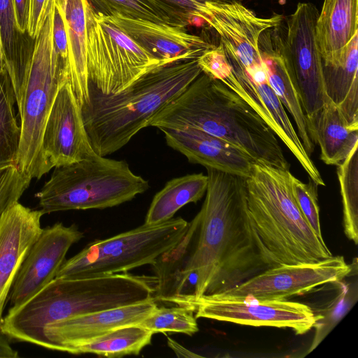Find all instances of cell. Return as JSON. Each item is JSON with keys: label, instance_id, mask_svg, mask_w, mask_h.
Listing matches in <instances>:
<instances>
[{"label": "cell", "instance_id": "6da1fadb", "mask_svg": "<svg viewBox=\"0 0 358 358\" xmlns=\"http://www.w3.org/2000/svg\"><path fill=\"white\" fill-rule=\"evenodd\" d=\"M206 169L201 210L177 245L152 265L157 301L218 294L272 268L249 216L246 178Z\"/></svg>", "mask_w": 358, "mask_h": 358}, {"label": "cell", "instance_id": "7a4b0ae2", "mask_svg": "<svg viewBox=\"0 0 358 358\" xmlns=\"http://www.w3.org/2000/svg\"><path fill=\"white\" fill-rule=\"evenodd\" d=\"M159 129L194 128L222 138L256 163L289 170L280 141L237 93L201 72L150 121Z\"/></svg>", "mask_w": 358, "mask_h": 358}, {"label": "cell", "instance_id": "3957f363", "mask_svg": "<svg viewBox=\"0 0 358 358\" xmlns=\"http://www.w3.org/2000/svg\"><path fill=\"white\" fill-rule=\"evenodd\" d=\"M157 281L156 275L128 272L84 278H55L25 303L9 308L1 331L10 339L45 348L47 326L155 298Z\"/></svg>", "mask_w": 358, "mask_h": 358}, {"label": "cell", "instance_id": "277c9868", "mask_svg": "<svg viewBox=\"0 0 358 358\" xmlns=\"http://www.w3.org/2000/svg\"><path fill=\"white\" fill-rule=\"evenodd\" d=\"M201 73L196 59L155 69L117 94H103L89 83L81 110L95 152L106 157L122 148Z\"/></svg>", "mask_w": 358, "mask_h": 358}, {"label": "cell", "instance_id": "5b68a950", "mask_svg": "<svg viewBox=\"0 0 358 358\" xmlns=\"http://www.w3.org/2000/svg\"><path fill=\"white\" fill-rule=\"evenodd\" d=\"M289 170L255 163L246 178L250 218L272 267L316 263L331 257L292 194Z\"/></svg>", "mask_w": 358, "mask_h": 358}, {"label": "cell", "instance_id": "8992f818", "mask_svg": "<svg viewBox=\"0 0 358 358\" xmlns=\"http://www.w3.org/2000/svg\"><path fill=\"white\" fill-rule=\"evenodd\" d=\"M127 162L95 155L55 167L35 196L44 214L70 210L104 209L129 201L149 188Z\"/></svg>", "mask_w": 358, "mask_h": 358}, {"label": "cell", "instance_id": "52a82bcc", "mask_svg": "<svg viewBox=\"0 0 358 358\" xmlns=\"http://www.w3.org/2000/svg\"><path fill=\"white\" fill-rule=\"evenodd\" d=\"M54 10L55 1L34 39L22 94L17 104L21 135L16 166L31 179L38 180L48 173L41 154L43 134L58 90L69 80L53 48Z\"/></svg>", "mask_w": 358, "mask_h": 358}, {"label": "cell", "instance_id": "ba28073f", "mask_svg": "<svg viewBox=\"0 0 358 358\" xmlns=\"http://www.w3.org/2000/svg\"><path fill=\"white\" fill-rule=\"evenodd\" d=\"M189 222L180 217L145 224L105 239L89 243L65 260L57 278H84L128 272L154 265L173 249L186 233Z\"/></svg>", "mask_w": 358, "mask_h": 358}, {"label": "cell", "instance_id": "9c48e42d", "mask_svg": "<svg viewBox=\"0 0 358 358\" xmlns=\"http://www.w3.org/2000/svg\"><path fill=\"white\" fill-rule=\"evenodd\" d=\"M87 27L89 83L101 93H119L162 66L129 36L94 12L90 4Z\"/></svg>", "mask_w": 358, "mask_h": 358}, {"label": "cell", "instance_id": "30bf717a", "mask_svg": "<svg viewBox=\"0 0 358 358\" xmlns=\"http://www.w3.org/2000/svg\"><path fill=\"white\" fill-rule=\"evenodd\" d=\"M318 15L313 3H299L287 20L282 36L277 26L279 51L307 118L308 129L329 98L315 36Z\"/></svg>", "mask_w": 358, "mask_h": 358}, {"label": "cell", "instance_id": "8fae6325", "mask_svg": "<svg viewBox=\"0 0 358 358\" xmlns=\"http://www.w3.org/2000/svg\"><path fill=\"white\" fill-rule=\"evenodd\" d=\"M189 306L196 318H206L252 327L290 328L296 335L309 331L316 321L309 306L289 300L229 299L205 295L176 301Z\"/></svg>", "mask_w": 358, "mask_h": 358}, {"label": "cell", "instance_id": "7c38bea8", "mask_svg": "<svg viewBox=\"0 0 358 358\" xmlns=\"http://www.w3.org/2000/svg\"><path fill=\"white\" fill-rule=\"evenodd\" d=\"M352 269L343 256H331L316 263L285 264L268 268L235 287L210 296L287 300L320 285L342 281L351 274Z\"/></svg>", "mask_w": 358, "mask_h": 358}, {"label": "cell", "instance_id": "4fadbf2b", "mask_svg": "<svg viewBox=\"0 0 358 358\" xmlns=\"http://www.w3.org/2000/svg\"><path fill=\"white\" fill-rule=\"evenodd\" d=\"M201 20L219 34L225 54L235 59L250 75L264 68L259 48L261 34L280 24L282 17L280 15L258 17L238 1L207 3Z\"/></svg>", "mask_w": 358, "mask_h": 358}, {"label": "cell", "instance_id": "5bb4252c", "mask_svg": "<svg viewBox=\"0 0 358 358\" xmlns=\"http://www.w3.org/2000/svg\"><path fill=\"white\" fill-rule=\"evenodd\" d=\"M48 172L96 155L87 133L81 107L69 80L59 87L48 115L41 143Z\"/></svg>", "mask_w": 358, "mask_h": 358}, {"label": "cell", "instance_id": "9a60e30c", "mask_svg": "<svg viewBox=\"0 0 358 358\" xmlns=\"http://www.w3.org/2000/svg\"><path fill=\"white\" fill-rule=\"evenodd\" d=\"M226 56L231 69L220 81L242 97L260 115L294 156L309 178L318 186H324L320 171L305 150L284 106L271 87L268 79L252 81L235 59Z\"/></svg>", "mask_w": 358, "mask_h": 358}, {"label": "cell", "instance_id": "2e32d148", "mask_svg": "<svg viewBox=\"0 0 358 358\" xmlns=\"http://www.w3.org/2000/svg\"><path fill=\"white\" fill-rule=\"evenodd\" d=\"M82 238L74 224L57 222L43 229L16 275L8 299L10 308L19 307L54 280L69 248Z\"/></svg>", "mask_w": 358, "mask_h": 358}, {"label": "cell", "instance_id": "e0dca14e", "mask_svg": "<svg viewBox=\"0 0 358 358\" xmlns=\"http://www.w3.org/2000/svg\"><path fill=\"white\" fill-rule=\"evenodd\" d=\"M157 306L155 298L134 304L78 315L45 328L46 349L67 352L106 333L131 324H138Z\"/></svg>", "mask_w": 358, "mask_h": 358}, {"label": "cell", "instance_id": "ac0fdd59", "mask_svg": "<svg viewBox=\"0 0 358 358\" xmlns=\"http://www.w3.org/2000/svg\"><path fill=\"white\" fill-rule=\"evenodd\" d=\"M101 15L158 59L162 66L196 59L206 50L214 47L201 37L188 33L186 28L118 14Z\"/></svg>", "mask_w": 358, "mask_h": 358}, {"label": "cell", "instance_id": "d6986e66", "mask_svg": "<svg viewBox=\"0 0 358 358\" xmlns=\"http://www.w3.org/2000/svg\"><path fill=\"white\" fill-rule=\"evenodd\" d=\"M41 210L19 203L9 207L0 218V334L3 312L16 275L43 228Z\"/></svg>", "mask_w": 358, "mask_h": 358}, {"label": "cell", "instance_id": "ffe728a7", "mask_svg": "<svg viewBox=\"0 0 358 358\" xmlns=\"http://www.w3.org/2000/svg\"><path fill=\"white\" fill-rule=\"evenodd\" d=\"M166 144L192 164L248 178L254 159L228 141L194 128L160 129Z\"/></svg>", "mask_w": 358, "mask_h": 358}, {"label": "cell", "instance_id": "44dd1931", "mask_svg": "<svg viewBox=\"0 0 358 358\" xmlns=\"http://www.w3.org/2000/svg\"><path fill=\"white\" fill-rule=\"evenodd\" d=\"M259 48L264 62L268 82L296 126V132L310 156L314 150L308 129V120L295 88L279 51L277 26L264 31L259 38Z\"/></svg>", "mask_w": 358, "mask_h": 358}, {"label": "cell", "instance_id": "7402d4cb", "mask_svg": "<svg viewBox=\"0 0 358 358\" xmlns=\"http://www.w3.org/2000/svg\"><path fill=\"white\" fill-rule=\"evenodd\" d=\"M358 33V0H324L317 19L315 36L322 62L336 64Z\"/></svg>", "mask_w": 358, "mask_h": 358}, {"label": "cell", "instance_id": "603a6c76", "mask_svg": "<svg viewBox=\"0 0 358 358\" xmlns=\"http://www.w3.org/2000/svg\"><path fill=\"white\" fill-rule=\"evenodd\" d=\"M62 14L68 41L69 78L82 107L89 101L87 66L88 0H55Z\"/></svg>", "mask_w": 358, "mask_h": 358}, {"label": "cell", "instance_id": "cb8c5ba5", "mask_svg": "<svg viewBox=\"0 0 358 358\" xmlns=\"http://www.w3.org/2000/svg\"><path fill=\"white\" fill-rule=\"evenodd\" d=\"M308 134L320 145L321 160L327 165L338 166L358 145V129L348 124L329 98L310 124Z\"/></svg>", "mask_w": 358, "mask_h": 358}, {"label": "cell", "instance_id": "d4e9b609", "mask_svg": "<svg viewBox=\"0 0 358 358\" xmlns=\"http://www.w3.org/2000/svg\"><path fill=\"white\" fill-rule=\"evenodd\" d=\"M358 33L345 47L336 64H322L327 96L340 109L348 124L358 129Z\"/></svg>", "mask_w": 358, "mask_h": 358}, {"label": "cell", "instance_id": "484cf974", "mask_svg": "<svg viewBox=\"0 0 358 358\" xmlns=\"http://www.w3.org/2000/svg\"><path fill=\"white\" fill-rule=\"evenodd\" d=\"M208 176L203 173L187 174L168 181L153 197L147 212L145 224H155L171 219L189 203H196L206 194Z\"/></svg>", "mask_w": 358, "mask_h": 358}, {"label": "cell", "instance_id": "4316f807", "mask_svg": "<svg viewBox=\"0 0 358 358\" xmlns=\"http://www.w3.org/2000/svg\"><path fill=\"white\" fill-rule=\"evenodd\" d=\"M153 334L138 324L124 326L90 342L71 348L67 353L94 354L107 357L137 355L151 343Z\"/></svg>", "mask_w": 358, "mask_h": 358}, {"label": "cell", "instance_id": "83f0119b", "mask_svg": "<svg viewBox=\"0 0 358 358\" xmlns=\"http://www.w3.org/2000/svg\"><path fill=\"white\" fill-rule=\"evenodd\" d=\"M0 27L6 65L14 88L16 102L20 101L31 52L20 43L16 27L13 0H0Z\"/></svg>", "mask_w": 358, "mask_h": 358}, {"label": "cell", "instance_id": "f1b7e54d", "mask_svg": "<svg viewBox=\"0 0 358 358\" xmlns=\"http://www.w3.org/2000/svg\"><path fill=\"white\" fill-rule=\"evenodd\" d=\"M15 94L8 71L0 70V169L16 166L21 129L15 116Z\"/></svg>", "mask_w": 358, "mask_h": 358}, {"label": "cell", "instance_id": "f546056e", "mask_svg": "<svg viewBox=\"0 0 358 358\" xmlns=\"http://www.w3.org/2000/svg\"><path fill=\"white\" fill-rule=\"evenodd\" d=\"M358 145L348 157L338 166L343 203V227L346 236L355 245L358 243Z\"/></svg>", "mask_w": 358, "mask_h": 358}, {"label": "cell", "instance_id": "4dcf8cb0", "mask_svg": "<svg viewBox=\"0 0 358 358\" xmlns=\"http://www.w3.org/2000/svg\"><path fill=\"white\" fill-rule=\"evenodd\" d=\"M194 309L189 306H157L139 326L155 333L177 332L193 336L199 331Z\"/></svg>", "mask_w": 358, "mask_h": 358}, {"label": "cell", "instance_id": "1f68e13d", "mask_svg": "<svg viewBox=\"0 0 358 358\" xmlns=\"http://www.w3.org/2000/svg\"><path fill=\"white\" fill-rule=\"evenodd\" d=\"M339 285V292L330 303L317 313L314 312L316 321L313 328L315 329V333L308 353L317 347L357 300V294L354 295L353 291L347 285L340 281Z\"/></svg>", "mask_w": 358, "mask_h": 358}, {"label": "cell", "instance_id": "d6a6232c", "mask_svg": "<svg viewBox=\"0 0 358 358\" xmlns=\"http://www.w3.org/2000/svg\"><path fill=\"white\" fill-rule=\"evenodd\" d=\"M98 14H118L129 18L149 20L172 25L171 20L146 0H88Z\"/></svg>", "mask_w": 358, "mask_h": 358}, {"label": "cell", "instance_id": "836d02e7", "mask_svg": "<svg viewBox=\"0 0 358 358\" xmlns=\"http://www.w3.org/2000/svg\"><path fill=\"white\" fill-rule=\"evenodd\" d=\"M166 16L175 27L186 28L201 19L203 8L208 2H234L241 0H146Z\"/></svg>", "mask_w": 358, "mask_h": 358}, {"label": "cell", "instance_id": "e575fe53", "mask_svg": "<svg viewBox=\"0 0 358 358\" xmlns=\"http://www.w3.org/2000/svg\"><path fill=\"white\" fill-rule=\"evenodd\" d=\"M305 183L290 174V186L295 201L306 221L320 239H323L320 220L317 187L313 180Z\"/></svg>", "mask_w": 358, "mask_h": 358}, {"label": "cell", "instance_id": "d590c367", "mask_svg": "<svg viewBox=\"0 0 358 358\" xmlns=\"http://www.w3.org/2000/svg\"><path fill=\"white\" fill-rule=\"evenodd\" d=\"M31 180L15 165L0 169V218L9 207L19 201Z\"/></svg>", "mask_w": 358, "mask_h": 358}, {"label": "cell", "instance_id": "8d00e7d4", "mask_svg": "<svg viewBox=\"0 0 358 358\" xmlns=\"http://www.w3.org/2000/svg\"><path fill=\"white\" fill-rule=\"evenodd\" d=\"M197 63L201 72L218 80H221L231 69L222 43L206 50L197 58Z\"/></svg>", "mask_w": 358, "mask_h": 358}, {"label": "cell", "instance_id": "74e56055", "mask_svg": "<svg viewBox=\"0 0 358 358\" xmlns=\"http://www.w3.org/2000/svg\"><path fill=\"white\" fill-rule=\"evenodd\" d=\"M52 44L60 68L69 78L67 36L62 14L55 5L52 22Z\"/></svg>", "mask_w": 358, "mask_h": 358}, {"label": "cell", "instance_id": "f35d334b", "mask_svg": "<svg viewBox=\"0 0 358 358\" xmlns=\"http://www.w3.org/2000/svg\"><path fill=\"white\" fill-rule=\"evenodd\" d=\"M55 0H29V13L27 33L34 40L38 35Z\"/></svg>", "mask_w": 358, "mask_h": 358}, {"label": "cell", "instance_id": "ab89813d", "mask_svg": "<svg viewBox=\"0 0 358 358\" xmlns=\"http://www.w3.org/2000/svg\"><path fill=\"white\" fill-rule=\"evenodd\" d=\"M13 6L17 30L22 35L27 30L29 0H13Z\"/></svg>", "mask_w": 358, "mask_h": 358}, {"label": "cell", "instance_id": "60d3db41", "mask_svg": "<svg viewBox=\"0 0 358 358\" xmlns=\"http://www.w3.org/2000/svg\"><path fill=\"white\" fill-rule=\"evenodd\" d=\"M19 354L13 349L3 334H0V358H17Z\"/></svg>", "mask_w": 358, "mask_h": 358}, {"label": "cell", "instance_id": "b9f144b4", "mask_svg": "<svg viewBox=\"0 0 358 358\" xmlns=\"http://www.w3.org/2000/svg\"><path fill=\"white\" fill-rule=\"evenodd\" d=\"M7 69L6 65L5 52L1 36V30L0 27V70Z\"/></svg>", "mask_w": 358, "mask_h": 358}]
</instances>
